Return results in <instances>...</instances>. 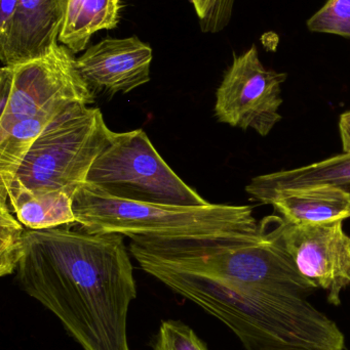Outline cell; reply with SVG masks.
<instances>
[{"mask_svg": "<svg viewBox=\"0 0 350 350\" xmlns=\"http://www.w3.org/2000/svg\"><path fill=\"white\" fill-rule=\"evenodd\" d=\"M150 345L151 350H210L195 330L180 320L162 321Z\"/></svg>", "mask_w": 350, "mask_h": 350, "instance_id": "cell-17", "label": "cell"}, {"mask_svg": "<svg viewBox=\"0 0 350 350\" xmlns=\"http://www.w3.org/2000/svg\"><path fill=\"white\" fill-rule=\"evenodd\" d=\"M8 205V197L0 195V277L16 273L25 251V232Z\"/></svg>", "mask_w": 350, "mask_h": 350, "instance_id": "cell-16", "label": "cell"}, {"mask_svg": "<svg viewBox=\"0 0 350 350\" xmlns=\"http://www.w3.org/2000/svg\"><path fill=\"white\" fill-rule=\"evenodd\" d=\"M123 0H65L59 43L72 53L86 51L101 30H112L121 21Z\"/></svg>", "mask_w": 350, "mask_h": 350, "instance_id": "cell-13", "label": "cell"}, {"mask_svg": "<svg viewBox=\"0 0 350 350\" xmlns=\"http://www.w3.org/2000/svg\"><path fill=\"white\" fill-rule=\"evenodd\" d=\"M322 185H334L350 193V153L339 154L295 170L258 175L251 179L246 191L263 203L277 191Z\"/></svg>", "mask_w": 350, "mask_h": 350, "instance_id": "cell-12", "label": "cell"}, {"mask_svg": "<svg viewBox=\"0 0 350 350\" xmlns=\"http://www.w3.org/2000/svg\"><path fill=\"white\" fill-rule=\"evenodd\" d=\"M140 267L178 295L221 321L246 350H343L334 321L308 297L269 288L242 287L148 259Z\"/></svg>", "mask_w": 350, "mask_h": 350, "instance_id": "cell-2", "label": "cell"}, {"mask_svg": "<svg viewBox=\"0 0 350 350\" xmlns=\"http://www.w3.org/2000/svg\"><path fill=\"white\" fill-rule=\"evenodd\" d=\"M86 183L125 201L180 207L210 204L166 164L143 129L112 133Z\"/></svg>", "mask_w": 350, "mask_h": 350, "instance_id": "cell-5", "label": "cell"}, {"mask_svg": "<svg viewBox=\"0 0 350 350\" xmlns=\"http://www.w3.org/2000/svg\"><path fill=\"white\" fill-rule=\"evenodd\" d=\"M77 226L92 234H116L131 241L168 240L215 234H259L251 206L158 205L116 199L86 183L73 196Z\"/></svg>", "mask_w": 350, "mask_h": 350, "instance_id": "cell-3", "label": "cell"}, {"mask_svg": "<svg viewBox=\"0 0 350 350\" xmlns=\"http://www.w3.org/2000/svg\"><path fill=\"white\" fill-rule=\"evenodd\" d=\"M16 273L21 290L82 350H131L127 314L137 284L123 236L64 226L26 230Z\"/></svg>", "mask_w": 350, "mask_h": 350, "instance_id": "cell-1", "label": "cell"}, {"mask_svg": "<svg viewBox=\"0 0 350 350\" xmlns=\"http://www.w3.org/2000/svg\"><path fill=\"white\" fill-rule=\"evenodd\" d=\"M76 59L67 46L58 43L45 55L14 66L12 98L0 113V139L18 121L43 111L94 104L96 94L80 75Z\"/></svg>", "mask_w": 350, "mask_h": 350, "instance_id": "cell-6", "label": "cell"}, {"mask_svg": "<svg viewBox=\"0 0 350 350\" xmlns=\"http://www.w3.org/2000/svg\"><path fill=\"white\" fill-rule=\"evenodd\" d=\"M287 74L264 67L255 45L234 55L216 92L214 111L217 120L232 127L254 129L267 137L283 119L282 84Z\"/></svg>", "mask_w": 350, "mask_h": 350, "instance_id": "cell-7", "label": "cell"}, {"mask_svg": "<svg viewBox=\"0 0 350 350\" xmlns=\"http://www.w3.org/2000/svg\"><path fill=\"white\" fill-rule=\"evenodd\" d=\"M71 106L73 105L55 107L23 119L12 126L3 139H0V193L8 195V189L35 139L55 117Z\"/></svg>", "mask_w": 350, "mask_h": 350, "instance_id": "cell-15", "label": "cell"}, {"mask_svg": "<svg viewBox=\"0 0 350 350\" xmlns=\"http://www.w3.org/2000/svg\"><path fill=\"white\" fill-rule=\"evenodd\" d=\"M153 51L137 36L106 37L76 59L78 71L95 94H129L150 81Z\"/></svg>", "mask_w": 350, "mask_h": 350, "instance_id": "cell-9", "label": "cell"}, {"mask_svg": "<svg viewBox=\"0 0 350 350\" xmlns=\"http://www.w3.org/2000/svg\"><path fill=\"white\" fill-rule=\"evenodd\" d=\"M339 133L343 153H350V111L343 113L339 119Z\"/></svg>", "mask_w": 350, "mask_h": 350, "instance_id": "cell-20", "label": "cell"}, {"mask_svg": "<svg viewBox=\"0 0 350 350\" xmlns=\"http://www.w3.org/2000/svg\"><path fill=\"white\" fill-rule=\"evenodd\" d=\"M263 204L273 205L291 224H325L350 218V193L330 185L277 191Z\"/></svg>", "mask_w": 350, "mask_h": 350, "instance_id": "cell-11", "label": "cell"}, {"mask_svg": "<svg viewBox=\"0 0 350 350\" xmlns=\"http://www.w3.org/2000/svg\"><path fill=\"white\" fill-rule=\"evenodd\" d=\"M8 196L12 213L28 230L77 226L73 197L65 191L31 193L26 189L10 187Z\"/></svg>", "mask_w": 350, "mask_h": 350, "instance_id": "cell-14", "label": "cell"}, {"mask_svg": "<svg viewBox=\"0 0 350 350\" xmlns=\"http://www.w3.org/2000/svg\"><path fill=\"white\" fill-rule=\"evenodd\" d=\"M343 222L291 224L277 217L282 244L298 271L316 289L326 290L329 304L335 306L350 285V237Z\"/></svg>", "mask_w": 350, "mask_h": 350, "instance_id": "cell-8", "label": "cell"}, {"mask_svg": "<svg viewBox=\"0 0 350 350\" xmlns=\"http://www.w3.org/2000/svg\"><path fill=\"white\" fill-rule=\"evenodd\" d=\"M190 2L197 12L199 24L203 25L207 21L208 16H210L214 0H190Z\"/></svg>", "mask_w": 350, "mask_h": 350, "instance_id": "cell-21", "label": "cell"}, {"mask_svg": "<svg viewBox=\"0 0 350 350\" xmlns=\"http://www.w3.org/2000/svg\"><path fill=\"white\" fill-rule=\"evenodd\" d=\"M20 0H0V49L5 46L12 33Z\"/></svg>", "mask_w": 350, "mask_h": 350, "instance_id": "cell-19", "label": "cell"}, {"mask_svg": "<svg viewBox=\"0 0 350 350\" xmlns=\"http://www.w3.org/2000/svg\"><path fill=\"white\" fill-rule=\"evenodd\" d=\"M306 24L310 32L350 38V0H327Z\"/></svg>", "mask_w": 350, "mask_h": 350, "instance_id": "cell-18", "label": "cell"}, {"mask_svg": "<svg viewBox=\"0 0 350 350\" xmlns=\"http://www.w3.org/2000/svg\"><path fill=\"white\" fill-rule=\"evenodd\" d=\"M65 0H20L12 33L0 49L3 66L36 59L59 43Z\"/></svg>", "mask_w": 350, "mask_h": 350, "instance_id": "cell-10", "label": "cell"}, {"mask_svg": "<svg viewBox=\"0 0 350 350\" xmlns=\"http://www.w3.org/2000/svg\"><path fill=\"white\" fill-rule=\"evenodd\" d=\"M112 133L100 109L73 105L35 139L10 187L31 193L65 191L73 197Z\"/></svg>", "mask_w": 350, "mask_h": 350, "instance_id": "cell-4", "label": "cell"}]
</instances>
